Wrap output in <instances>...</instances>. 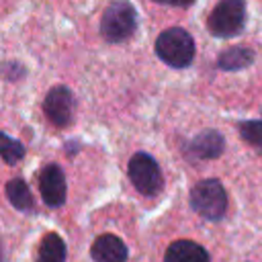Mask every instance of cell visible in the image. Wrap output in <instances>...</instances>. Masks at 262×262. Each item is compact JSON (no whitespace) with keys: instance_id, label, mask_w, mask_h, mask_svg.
Returning a JSON list of instances; mask_svg holds the SVG:
<instances>
[{"instance_id":"2e32d148","label":"cell","mask_w":262,"mask_h":262,"mask_svg":"<svg viewBox=\"0 0 262 262\" xmlns=\"http://www.w3.org/2000/svg\"><path fill=\"white\" fill-rule=\"evenodd\" d=\"M160 4H170V6H190L194 0H154Z\"/></svg>"},{"instance_id":"6da1fadb","label":"cell","mask_w":262,"mask_h":262,"mask_svg":"<svg viewBox=\"0 0 262 262\" xmlns=\"http://www.w3.org/2000/svg\"><path fill=\"white\" fill-rule=\"evenodd\" d=\"M156 53L164 63L180 70V68H186L192 63L194 53H196V45H194V39L190 37V33L186 29L170 27L158 35Z\"/></svg>"},{"instance_id":"52a82bcc","label":"cell","mask_w":262,"mask_h":262,"mask_svg":"<svg viewBox=\"0 0 262 262\" xmlns=\"http://www.w3.org/2000/svg\"><path fill=\"white\" fill-rule=\"evenodd\" d=\"M39 192L47 207H61L68 199V182L57 164H47L39 174Z\"/></svg>"},{"instance_id":"277c9868","label":"cell","mask_w":262,"mask_h":262,"mask_svg":"<svg viewBox=\"0 0 262 262\" xmlns=\"http://www.w3.org/2000/svg\"><path fill=\"white\" fill-rule=\"evenodd\" d=\"M246 27V0H219L207 18V29L211 35L229 39L244 31Z\"/></svg>"},{"instance_id":"4fadbf2b","label":"cell","mask_w":262,"mask_h":262,"mask_svg":"<svg viewBox=\"0 0 262 262\" xmlns=\"http://www.w3.org/2000/svg\"><path fill=\"white\" fill-rule=\"evenodd\" d=\"M66 242L59 237V233H45L37 250V262H66Z\"/></svg>"},{"instance_id":"9a60e30c","label":"cell","mask_w":262,"mask_h":262,"mask_svg":"<svg viewBox=\"0 0 262 262\" xmlns=\"http://www.w3.org/2000/svg\"><path fill=\"white\" fill-rule=\"evenodd\" d=\"M0 151H2V160H4L8 166H14L16 162H20V160L25 158V147H23V143H20L18 139L10 137L8 133H2V147H0Z\"/></svg>"},{"instance_id":"3957f363","label":"cell","mask_w":262,"mask_h":262,"mask_svg":"<svg viewBox=\"0 0 262 262\" xmlns=\"http://www.w3.org/2000/svg\"><path fill=\"white\" fill-rule=\"evenodd\" d=\"M190 207L203 219L219 221L227 211V192L217 178L199 180L190 190Z\"/></svg>"},{"instance_id":"7a4b0ae2","label":"cell","mask_w":262,"mask_h":262,"mask_svg":"<svg viewBox=\"0 0 262 262\" xmlns=\"http://www.w3.org/2000/svg\"><path fill=\"white\" fill-rule=\"evenodd\" d=\"M137 29V10L129 0H113L100 18V35L108 43L129 39Z\"/></svg>"},{"instance_id":"7c38bea8","label":"cell","mask_w":262,"mask_h":262,"mask_svg":"<svg viewBox=\"0 0 262 262\" xmlns=\"http://www.w3.org/2000/svg\"><path fill=\"white\" fill-rule=\"evenodd\" d=\"M4 190H6V199L10 201V205L16 211H23V213L35 211V201H33V194H31V188L27 186V182L23 178H10L6 182Z\"/></svg>"},{"instance_id":"5b68a950","label":"cell","mask_w":262,"mask_h":262,"mask_svg":"<svg viewBox=\"0 0 262 262\" xmlns=\"http://www.w3.org/2000/svg\"><path fill=\"white\" fill-rule=\"evenodd\" d=\"M127 174H129L131 184L143 196H156L164 188L162 170H160L158 162L145 151H137L135 156H131L129 166H127Z\"/></svg>"},{"instance_id":"5bb4252c","label":"cell","mask_w":262,"mask_h":262,"mask_svg":"<svg viewBox=\"0 0 262 262\" xmlns=\"http://www.w3.org/2000/svg\"><path fill=\"white\" fill-rule=\"evenodd\" d=\"M239 135L246 143H250L254 149L262 151V119H248L237 125Z\"/></svg>"},{"instance_id":"ba28073f","label":"cell","mask_w":262,"mask_h":262,"mask_svg":"<svg viewBox=\"0 0 262 262\" xmlns=\"http://www.w3.org/2000/svg\"><path fill=\"white\" fill-rule=\"evenodd\" d=\"M223 149H225V139L217 129H203L186 143L188 156L196 160H215L223 154Z\"/></svg>"},{"instance_id":"9c48e42d","label":"cell","mask_w":262,"mask_h":262,"mask_svg":"<svg viewBox=\"0 0 262 262\" xmlns=\"http://www.w3.org/2000/svg\"><path fill=\"white\" fill-rule=\"evenodd\" d=\"M90 256L94 262H125L129 256V250L119 235L102 233L92 242Z\"/></svg>"},{"instance_id":"30bf717a","label":"cell","mask_w":262,"mask_h":262,"mask_svg":"<svg viewBox=\"0 0 262 262\" xmlns=\"http://www.w3.org/2000/svg\"><path fill=\"white\" fill-rule=\"evenodd\" d=\"M164 262H211L209 252L192 239H176L168 246Z\"/></svg>"},{"instance_id":"8fae6325","label":"cell","mask_w":262,"mask_h":262,"mask_svg":"<svg viewBox=\"0 0 262 262\" xmlns=\"http://www.w3.org/2000/svg\"><path fill=\"white\" fill-rule=\"evenodd\" d=\"M254 57H256L254 49H250L246 45H233L217 57V66L223 72H237V70H244V68L252 66Z\"/></svg>"},{"instance_id":"8992f818","label":"cell","mask_w":262,"mask_h":262,"mask_svg":"<svg viewBox=\"0 0 262 262\" xmlns=\"http://www.w3.org/2000/svg\"><path fill=\"white\" fill-rule=\"evenodd\" d=\"M43 113L55 127H66L74 115V94L68 86H53L43 98Z\"/></svg>"}]
</instances>
